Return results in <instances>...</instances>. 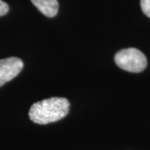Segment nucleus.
Here are the masks:
<instances>
[{"mask_svg": "<svg viewBox=\"0 0 150 150\" xmlns=\"http://www.w3.org/2000/svg\"><path fill=\"white\" fill-rule=\"evenodd\" d=\"M70 103L65 98L53 97L33 103L28 112L30 120L38 124L57 122L67 116Z\"/></svg>", "mask_w": 150, "mask_h": 150, "instance_id": "obj_1", "label": "nucleus"}, {"mask_svg": "<svg viewBox=\"0 0 150 150\" xmlns=\"http://www.w3.org/2000/svg\"><path fill=\"white\" fill-rule=\"evenodd\" d=\"M115 64L122 69L131 73H140L147 67V59L139 49L129 48L118 51L114 56Z\"/></svg>", "mask_w": 150, "mask_h": 150, "instance_id": "obj_2", "label": "nucleus"}, {"mask_svg": "<svg viewBox=\"0 0 150 150\" xmlns=\"http://www.w3.org/2000/svg\"><path fill=\"white\" fill-rule=\"evenodd\" d=\"M23 68V63L18 58L10 57L0 59V87L17 77Z\"/></svg>", "mask_w": 150, "mask_h": 150, "instance_id": "obj_3", "label": "nucleus"}, {"mask_svg": "<svg viewBox=\"0 0 150 150\" xmlns=\"http://www.w3.org/2000/svg\"><path fill=\"white\" fill-rule=\"evenodd\" d=\"M31 1L33 4L46 17L53 18L56 16L59 12L58 0H31Z\"/></svg>", "mask_w": 150, "mask_h": 150, "instance_id": "obj_4", "label": "nucleus"}, {"mask_svg": "<svg viewBox=\"0 0 150 150\" xmlns=\"http://www.w3.org/2000/svg\"><path fill=\"white\" fill-rule=\"evenodd\" d=\"M140 5L144 13L150 18V0H140Z\"/></svg>", "mask_w": 150, "mask_h": 150, "instance_id": "obj_5", "label": "nucleus"}, {"mask_svg": "<svg viewBox=\"0 0 150 150\" xmlns=\"http://www.w3.org/2000/svg\"><path fill=\"white\" fill-rule=\"evenodd\" d=\"M9 10V7L5 2L0 0V17L4 16Z\"/></svg>", "mask_w": 150, "mask_h": 150, "instance_id": "obj_6", "label": "nucleus"}]
</instances>
